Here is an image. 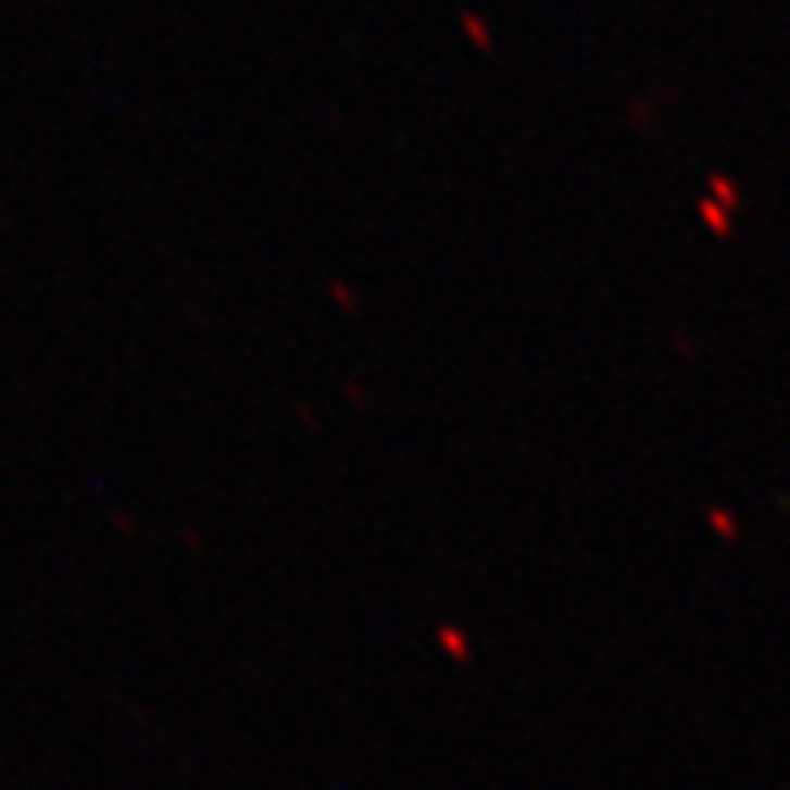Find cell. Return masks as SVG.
Masks as SVG:
<instances>
[{"instance_id": "1", "label": "cell", "mask_w": 790, "mask_h": 790, "mask_svg": "<svg viewBox=\"0 0 790 790\" xmlns=\"http://www.w3.org/2000/svg\"><path fill=\"white\" fill-rule=\"evenodd\" d=\"M457 18H462V29H465V37H468V41H473V45H479V48H491V45H494L491 26H487L476 12H462Z\"/></svg>"}]
</instances>
